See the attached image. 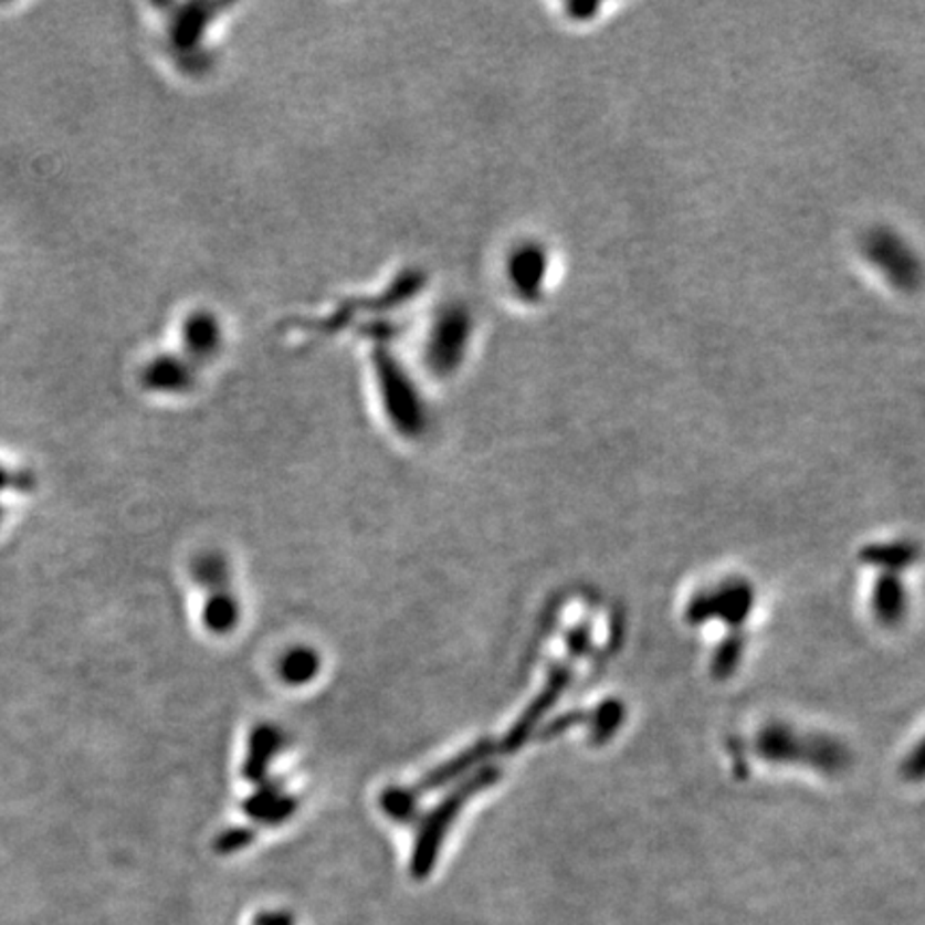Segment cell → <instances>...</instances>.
I'll return each instance as SVG.
<instances>
[{
	"mask_svg": "<svg viewBox=\"0 0 925 925\" xmlns=\"http://www.w3.org/2000/svg\"><path fill=\"white\" fill-rule=\"evenodd\" d=\"M497 778L495 769H484L476 774L465 787L456 788L454 792H450V797L445 799L444 803H440L429 817L424 824L418 831V840L411 853V876L413 879H427L438 861L442 842H444L445 833L450 829L452 821L456 819L459 810L463 808V803L479 792L486 785H491Z\"/></svg>",
	"mask_w": 925,
	"mask_h": 925,
	"instance_id": "obj_1",
	"label": "cell"
},
{
	"mask_svg": "<svg viewBox=\"0 0 925 925\" xmlns=\"http://www.w3.org/2000/svg\"><path fill=\"white\" fill-rule=\"evenodd\" d=\"M278 746V735L273 728L262 726L255 730L253 739H251V750H249V758L244 765V776L251 780H262L269 760L273 758L274 750Z\"/></svg>",
	"mask_w": 925,
	"mask_h": 925,
	"instance_id": "obj_2",
	"label": "cell"
},
{
	"mask_svg": "<svg viewBox=\"0 0 925 925\" xmlns=\"http://www.w3.org/2000/svg\"><path fill=\"white\" fill-rule=\"evenodd\" d=\"M244 810L257 821L278 822L294 812V801L281 797L274 788H266L255 792V797L246 801Z\"/></svg>",
	"mask_w": 925,
	"mask_h": 925,
	"instance_id": "obj_3",
	"label": "cell"
},
{
	"mask_svg": "<svg viewBox=\"0 0 925 925\" xmlns=\"http://www.w3.org/2000/svg\"><path fill=\"white\" fill-rule=\"evenodd\" d=\"M493 750V744H488V742H484V744H479L474 750H470V753L461 754L459 758H454V760H450L448 765L444 767H440L438 771H433L431 776H427V780L422 782V787L420 790H429V788H438L445 785V782H450L452 778H456V776H461L467 767H472L476 760L480 758H484L486 754Z\"/></svg>",
	"mask_w": 925,
	"mask_h": 925,
	"instance_id": "obj_4",
	"label": "cell"
},
{
	"mask_svg": "<svg viewBox=\"0 0 925 925\" xmlns=\"http://www.w3.org/2000/svg\"><path fill=\"white\" fill-rule=\"evenodd\" d=\"M319 669V660L311 650L290 651L281 662V673L290 684H305Z\"/></svg>",
	"mask_w": 925,
	"mask_h": 925,
	"instance_id": "obj_5",
	"label": "cell"
},
{
	"mask_svg": "<svg viewBox=\"0 0 925 925\" xmlns=\"http://www.w3.org/2000/svg\"><path fill=\"white\" fill-rule=\"evenodd\" d=\"M206 626L214 632H228L239 621V607L228 593H217L206 605Z\"/></svg>",
	"mask_w": 925,
	"mask_h": 925,
	"instance_id": "obj_6",
	"label": "cell"
},
{
	"mask_svg": "<svg viewBox=\"0 0 925 925\" xmlns=\"http://www.w3.org/2000/svg\"><path fill=\"white\" fill-rule=\"evenodd\" d=\"M383 810L397 821H410L416 814V792L406 788H392L381 797Z\"/></svg>",
	"mask_w": 925,
	"mask_h": 925,
	"instance_id": "obj_7",
	"label": "cell"
},
{
	"mask_svg": "<svg viewBox=\"0 0 925 925\" xmlns=\"http://www.w3.org/2000/svg\"><path fill=\"white\" fill-rule=\"evenodd\" d=\"M251 840H253V833L249 829H232L217 840V851L223 853V855L236 853L240 849H244Z\"/></svg>",
	"mask_w": 925,
	"mask_h": 925,
	"instance_id": "obj_8",
	"label": "cell"
},
{
	"mask_svg": "<svg viewBox=\"0 0 925 925\" xmlns=\"http://www.w3.org/2000/svg\"><path fill=\"white\" fill-rule=\"evenodd\" d=\"M198 575L208 585H219L225 581V564H221V559L217 557H206L204 561L198 566Z\"/></svg>",
	"mask_w": 925,
	"mask_h": 925,
	"instance_id": "obj_9",
	"label": "cell"
},
{
	"mask_svg": "<svg viewBox=\"0 0 925 925\" xmlns=\"http://www.w3.org/2000/svg\"><path fill=\"white\" fill-rule=\"evenodd\" d=\"M253 925H294V917L285 911H266L253 919Z\"/></svg>",
	"mask_w": 925,
	"mask_h": 925,
	"instance_id": "obj_10",
	"label": "cell"
}]
</instances>
